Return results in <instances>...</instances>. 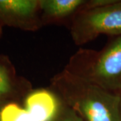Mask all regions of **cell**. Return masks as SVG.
<instances>
[{
    "instance_id": "obj_1",
    "label": "cell",
    "mask_w": 121,
    "mask_h": 121,
    "mask_svg": "<svg viewBox=\"0 0 121 121\" xmlns=\"http://www.w3.org/2000/svg\"><path fill=\"white\" fill-rule=\"evenodd\" d=\"M52 86L64 104L84 121H121L120 94L68 70L55 76Z\"/></svg>"
},
{
    "instance_id": "obj_2",
    "label": "cell",
    "mask_w": 121,
    "mask_h": 121,
    "mask_svg": "<svg viewBox=\"0 0 121 121\" xmlns=\"http://www.w3.org/2000/svg\"><path fill=\"white\" fill-rule=\"evenodd\" d=\"M121 35V1L102 7L86 9L71 27L74 42L82 44L99 35Z\"/></svg>"
},
{
    "instance_id": "obj_3",
    "label": "cell",
    "mask_w": 121,
    "mask_h": 121,
    "mask_svg": "<svg viewBox=\"0 0 121 121\" xmlns=\"http://www.w3.org/2000/svg\"><path fill=\"white\" fill-rule=\"evenodd\" d=\"M86 72L77 75L109 91L121 94V35L98 54L87 66Z\"/></svg>"
},
{
    "instance_id": "obj_4",
    "label": "cell",
    "mask_w": 121,
    "mask_h": 121,
    "mask_svg": "<svg viewBox=\"0 0 121 121\" xmlns=\"http://www.w3.org/2000/svg\"><path fill=\"white\" fill-rule=\"evenodd\" d=\"M60 105L53 94L47 90H40L27 96L24 108L34 121H51Z\"/></svg>"
},
{
    "instance_id": "obj_5",
    "label": "cell",
    "mask_w": 121,
    "mask_h": 121,
    "mask_svg": "<svg viewBox=\"0 0 121 121\" xmlns=\"http://www.w3.org/2000/svg\"><path fill=\"white\" fill-rule=\"evenodd\" d=\"M39 8L36 0H0V19L14 24H26L35 18Z\"/></svg>"
},
{
    "instance_id": "obj_6",
    "label": "cell",
    "mask_w": 121,
    "mask_h": 121,
    "mask_svg": "<svg viewBox=\"0 0 121 121\" xmlns=\"http://www.w3.org/2000/svg\"><path fill=\"white\" fill-rule=\"evenodd\" d=\"M87 2L84 0H39V7L48 16L62 17L73 13Z\"/></svg>"
},
{
    "instance_id": "obj_7",
    "label": "cell",
    "mask_w": 121,
    "mask_h": 121,
    "mask_svg": "<svg viewBox=\"0 0 121 121\" xmlns=\"http://www.w3.org/2000/svg\"><path fill=\"white\" fill-rule=\"evenodd\" d=\"M0 121H34L25 108L10 103L0 110Z\"/></svg>"
},
{
    "instance_id": "obj_8",
    "label": "cell",
    "mask_w": 121,
    "mask_h": 121,
    "mask_svg": "<svg viewBox=\"0 0 121 121\" xmlns=\"http://www.w3.org/2000/svg\"><path fill=\"white\" fill-rule=\"evenodd\" d=\"M51 121H84V120L73 109L65 104H61L55 117Z\"/></svg>"
},
{
    "instance_id": "obj_9",
    "label": "cell",
    "mask_w": 121,
    "mask_h": 121,
    "mask_svg": "<svg viewBox=\"0 0 121 121\" xmlns=\"http://www.w3.org/2000/svg\"><path fill=\"white\" fill-rule=\"evenodd\" d=\"M12 90V83L8 71L0 65V98L9 95Z\"/></svg>"
},
{
    "instance_id": "obj_10",
    "label": "cell",
    "mask_w": 121,
    "mask_h": 121,
    "mask_svg": "<svg viewBox=\"0 0 121 121\" xmlns=\"http://www.w3.org/2000/svg\"><path fill=\"white\" fill-rule=\"evenodd\" d=\"M120 95H121V94H120Z\"/></svg>"
},
{
    "instance_id": "obj_11",
    "label": "cell",
    "mask_w": 121,
    "mask_h": 121,
    "mask_svg": "<svg viewBox=\"0 0 121 121\" xmlns=\"http://www.w3.org/2000/svg\"><path fill=\"white\" fill-rule=\"evenodd\" d=\"M0 110H1V108H0Z\"/></svg>"
}]
</instances>
